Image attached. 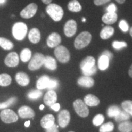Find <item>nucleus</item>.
<instances>
[{"label":"nucleus","instance_id":"7","mask_svg":"<svg viewBox=\"0 0 132 132\" xmlns=\"http://www.w3.org/2000/svg\"><path fill=\"white\" fill-rule=\"evenodd\" d=\"M38 9L37 5L34 3H30L21 10L20 13L21 17L24 19H29L35 15Z\"/></svg>","mask_w":132,"mask_h":132},{"label":"nucleus","instance_id":"52","mask_svg":"<svg viewBox=\"0 0 132 132\" xmlns=\"http://www.w3.org/2000/svg\"><path fill=\"white\" fill-rule=\"evenodd\" d=\"M130 35L131 36V37H132V26L131 27V28L130 29Z\"/></svg>","mask_w":132,"mask_h":132},{"label":"nucleus","instance_id":"16","mask_svg":"<svg viewBox=\"0 0 132 132\" xmlns=\"http://www.w3.org/2000/svg\"><path fill=\"white\" fill-rule=\"evenodd\" d=\"M41 39V34L39 29L37 28H33L31 29L28 33V39L32 44H36L40 42Z\"/></svg>","mask_w":132,"mask_h":132},{"label":"nucleus","instance_id":"10","mask_svg":"<svg viewBox=\"0 0 132 132\" xmlns=\"http://www.w3.org/2000/svg\"><path fill=\"white\" fill-rule=\"evenodd\" d=\"M61 37L57 32H52L47 39V46L50 48H55L59 45L61 42Z\"/></svg>","mask_w":132,"mask_h":132},{"label":"nucleus","instance_id":"49","mask_svg":"<svg viewBox=\"0 0 132 132\" xmlns=\"http://www.w3.org/2000/svg\"><path fill=\"white\" fill-rule=\"evenodd\" d=\"M116 1L117 3H118L119 4H123V3H125V0H116Z\"/></svg>","mask_w":132,"mask_h":132},{"label":"nucleus","instance_id":"28","mask_svg":"<svg viewBox=\"0 0 132 132\" xmlns=\"http://www.w3.org/2000/svg\"><path fill=\"white\" fill-rule=\"evenodd\" d=\"M118 130L120 132H132V122L123 121L119 125Z\"/></svg>","mask_w":132,"mask_h":132},{"label":"nucleus","instance_id":"45","mask_svg":"<svg viewBox=\"0 0 132 132\" xmlns=\"http://www.w3.org/2000/svg\"><path fill=\"white\" fill-rule=\"evenodd\" d=\"M102 55L106 56L108 57L110 60V59H111L113 57V53H112L111 52H110V51H108V50L104 51V52H103V53H102Z\"/></svg>","mask_w":132,"mask_h":132},{"label":"nucleus","instance_id":"46","mask_svg":"<svg viewBox=\"0 0 132 132\" xmlns=\"http://www.w3.org/2000/svg\"><path fill=\"white\" fill-rule=\"evenodd\" d=\"M50 108L55 111H58L60 109V105L59 103H54L50 106Z\"/></svg>","mask_w":132,"mask_h":132},{"label":"nucleus","instance_id":"14","mask_svg":"<svg viewBox=\"0 0 132 132\" xmlns=\"http://www.w3.org/2000/svg\"><path fill=\"white\" fill-rule=\"evenodd\" d=\"M19 115L23 119L32 118L35 116L34 110L30 107L27 106H23L19 109Z\"/></svg>","mask_w":132,"mask_h":132},{"label":"nucleus","instance_id":"38","mask_svg":"<svg viewBox=\"0 0 132 132\" xmlns=\"http://www.w3.org/2000/svg\"><path fill=\"white\" fill-rule=\"evenodd\" d=\"M105 120V118H104L103 115L102 114H97L94 118L92 122L93 124L95 125V126H99V125H102Z\"/></svg>","mask_w":132,"mask_h":132},{"label":"nucleus","instance_id":"30","mask_svg":"<svg viewBox=\"0 0 132 132\" xmlns=\"http://www.w3.org/2000/svg\"><path fill=\"white\" fill-rule=\"evenodd\" d=\"M12 82V78L7 73L0 74V86H7L11 85Z\"/></svg>","mask_w":132,"mask_h":132},{"label":"nucleus","instance_id":"53","mask_svg":"<svg viewBox=\"0 0 132 132\" xmlns=\"http://www.w3.org/2000/svg\"><path fill=\"white\" fill-rule=\"evenodd\" d=\"M6 2V0H0V4H4Z\"/></svg>","mask_w":132,"mask_h":132},{"label":"nucleus","instance_id":"27","mask_svg":"<svg viewBox=\"0 0 132 132\" xmlns=\"http://www.w3.org/2000/svg\"><path fill=\"white\" fill-rule=\"evenodd\" d=\"M0 47L6 50H10L14 48V45L9 39L5 37H0Z\"/></svg>","mask_w":132,"mask_h":132},{"label":"nucleus","instance_id":"8","mask_svg":"<svg viewBox=\"0 0 132 132\" xmlns=\"http://www.w3.org/2000/svg\"><path fill=\"white\" fill-rule=\"evenodd\" d=\"M73 107L76 113L82 118H86L89 115L88 108L81 99H77L73 102Z\"/></svg>","mask_w":132,"mask_h":132},{"label":"nucleus","instance_id":"26","mask_svg":"<svg viewBox=\"0 0 132 132\" xmlns=\"http://www.w3.org/2000/svg\"><path fill=\"white\" fill-rule=\"evenodd\" d=\"M110 63V59L106 56L102 55L98 58V67L100 70H105L108 69Z\"/></svg>","mask_w":132,"mask_h":132},{"label":"nucleus","instance_id":"24","mask_svg":"<svg viewBox=\"0 0 132 132\" xmlns=\"http://www.w3.org/2000/svg\"><path fill=\"white\" fill-rule=\"evenodd\" d=\"M84 102L87 106H95L100 103V100L95 95L88 94L86 95L84 98Z\"/></svg>","mask_w":132,"mask_h":132},{"label":"nucleus","instance_id":"42","mask_svg":"<svg viewBox=\"0 0 132 132\" xmlns=\"http://www.w3.org/2000/svg\"><path fill=\"white\" fill-rule=\"evenodd\" d=\"M116 10H117L116 6L115 4H114V3H111V4H110L106 8L107 12H111V13L116 12Z\"/></svg>","mask_w":132,"mask_h":132},{"label":"nucleus","instance_id":"55","mask_svg":"<svg viewBox=\"0 0 132 132\" xmlns=\"http://www.w3.org/2000/svg\"><path fill=\"white\" fill-rule=\"evenodd\" d=\"M69 132H74V131H69Z\"/></svg>","mask_w":132,"mask_h":132},{"label":"nucleus","instance_id":"17","mask_svg":"<svg viewBox=\"0 0 132 132\" xmlns=\"http://www.w3.org/2000/svg\"><path fill=\"white\" fill-rule=\"evenodd\" d=\"M15 80L17 83L21 86H26L28 85L30 82L29 76L23 72H18L15 75Z\"/></svg>","mask_w":132,"mask_h":132},{"label":"nucleus","instance_id":"48","mask_svg":"<svg viewBox=\"0 0 132 132\" xmlns=\"http://www.w3.org/2000/svg\"><path fill=\"white\" fill-rule=\"evenodd\" d=\"M128 75H129V76L131 78H132V64L130 66L129 70H128Z\"/></svg>","mask_w":132,"mask_h":132},{"label":"nucleus","instance_id":"18","mask_svg":"<svg viewBox=\"0 0 132 132\" xmlns=\"http://www.w3.org/2000/svg\"><path fill=\"white\" fill-rule=\"evenodd\" d=\"M102 20L105 24H114L118 20V14L116 12H106L102 16Z\"/></svg>","mask_w":132,"mask_h":132},{"label":"nucleus","instance_id":"25","mask_svg":"<svg viewBox=\"0 0 132 132\" xmlns=\"http://www.w3.org/2000/svg\"><path fill=\"white\" fill-rule=\"evenodd\" d=\"M67 8L72 12H79L81 11L82 6L78 0H72L67 4Z\"/></svg>","mask_w":132,"mask_h":132},{"label":"nucleus","instance_id":"44","mask_svg":"<svg viewBox=\"0 0 132 132\" xmlns=\"http://www.w3.org/2000/svg\"><path fill=\"white\" fill-rule=\"evenodd\" d=\"M57 127H58V126H57L56 124H54L51 127L47 128L46 129V132H59Z\"/></svg>","mask_w":132,"mask_h":132},{"label":"nucleus","instance_id":"54","mask_svg":"<svg viewBox=\"0 0 132 132\" xmlns=\"http://www.w3.org/2000/svg\"><path fill=\"white\" fill-rule=\"evenodd\" d=\"M82 22H85V21H86V19H85V18H82Z\"/></svg>","mask_w":132,"mask_h":132},{"label":"nucleus","instance_id":"34","mask_svg":"<svg viewBox=\"0 0 132 132\" xmlns=\"http://www.w3.org/2000/svg\"><path fill=\"white\" fill-rule=\"evenodd\" d=\"M122 108L125 111L132 116V101L131 100H125L122 103Z\"/></svg>","mask_w":132,"mask_h":132},{"label":"nucleus","instance_id":"41","mask_svg":"<svg viewBox=\"0 0 132 132\" xmlns=\"http://www.w3.org/2000/svg\"><path fill=\"white\" fill-rule=\"evenodd\" d=\"M97 71V68L96 66H94L91 69H89V70L86 71H82V73L84 76H87V77H90V76L94 75L96 73Z\"/></svg>","mask_w":132,"mask_h":132},{"label":"nucleus","instance_id":"47","mask_svg":"<svg viewBox=\"0 0 132 132\" xmlns=\"http://www.w3.org/2000/svg\"><path fill=\"white\" fill-rule=\"evenodd\" d=\"M42 1V2L44 3V4H50V3H52L53 0H41Z\"/></svg>","mask_w":132,"mask_h":132},{"label":"nucleus","instance_id":"31","mask_svg":"<svg viewBox=\"0 0 132 132\" xmlns=\"http://www.w3.org/2000/svg\"><path fill=\"white\" fill-rule=\"evenodd\" d=\"M120 111H121V110L119 106H117V105H112L109 107L107 110V115L110 118H113V117H116L117 115H118Z\"/></svg>","mask_w":132,"mask_h":132},{"label":"nucleus","instance_id":"12","mask_svg":"<svg viewBox=\"0 0 132 132\" xmlns=\"http://www.w3.org/2000/svg\"><path fill=\"white\" fill-rule=\"evenodd\" d=\"M70 113L66 110H64L60 112L58 115V123L61 127L65 128L70 122Z\"/></svg>","mask_w":132,"mask_h":132},{"label":"nucleus","instance_id":"6","mask_svg":"<svg viewBox=\"0 0 132 132\" xmlns=\"http://www.w3.org/2000/svg\"><path fill=\"white\" fill-rule=\"evenodd\" d=\"M1 120L6 123L15 122L18 120V116L14 111L10 109H4L0 113Z\"/></svg>","mask_w":132,"mask_h":132},{"label":"nucleus","instance_id":"2","mask_svg":"<svg viewBox=\"0 0 132 132\" xmlns=\"http://www.w3.org/2000/svg\"><path fill=\"white\" fill-rule=\"evenodd\" d=\"M91 40V34L88 31H82L76 37L74 41V47L78 50L82 49L89 45Z\"/></svg>","mask_w":132,"mask_h":132},{"label":"nucleus","instance_id":"9","mask_svg":"<svg viewBox=\"0 0 132 132\" xmlns=\"http://www.w3.org/2000/svg\"><path fill=\"white\" fill-rule=\"evenodd\" d=\"M77 31V21L73 19L69 20L64 26V32L67 37H72Z\"/></svg>","mask_w":132,"mask_h":132},{"label":"nucleus","instance_id":"39","mask_svg":"<svg viewBox=\"0 0 132 132\" xmlns=\"http://www.w3.org/2000/svg\"><path fill=\"white\" fill-rule=\"evenodd\" d=\"M119 27L120 28V29L123 32H127L128 29H129V25L125 20H122L120 21L119 24Z\"/></svg>","mask_w":132,"mask_h":132},{"label":"nucleus","instance_id":"3","mask_svg":"<svg viewBox=\"0 0 132 132\" xmlns=\"http://www.w3.org/2000/svg\"><path fill=\"white\" fill-rule=\"evenodd\" d=\"M12 32L16 40H22L27 34L28 26L23 22H16L12 26Z\"/></svg>","mask_w":132,"mask_h":132},{"label":"nucleus","instance_id":"36","mask_svg":"<svg viewBox=\"0 0 132 132\" xmlns=\"http://www.w3.org/2000/svg\"><path fill=\"white\" fill-rule=\"evenodd\" d=\"M16 101H17V98L16 97H11L6 102L0 103V109H6L7 107L14 105L16 103Z\"/></svg>","mask_w":132,"mask_h":132},{"label":"nucleus","instance_id":"21","mask_svg":"<svg viewBox=\"0 0 132 132\" xmlns=\"http://www.w3.org/2000/svg\"><path fill=\"white\" fill-rule=\"evenodd\" d=\"M78 84L81 86L85 87H91L94 85V80L90 77L82 76L78 78Z\"/></svg>","mask_w":132,"mask_h":132},{"label":"nucleus","instance_id":"5","mask_svg":"<svg viewBox=\"0 0 132 132\" xmlns=\"http://www.w3.org/2000/svg\"><path fill=\"white\" fill-rule=\"evenodd\" d=\"M45 56L40 53H36L31 58L28 64V69L30 70L34 71L38 70L44 65Z\"/></svg>","mask_w":132,"mask_h":132},{"label":"nucleus","instance_id":"37","mask_svg":"<svg viewBox=\"0 0 132 132\" xmlns=\"http://www.w3.org/2000/svg\"><path fill=\"white\" fill-rule=\"evenodd\" d=\"M112 46L116 50H120L127 47V44L124 41H113L112 43Z\"/></svg>","mask_w":132,"mask_h":132},{"label":"nucleus","instance_id":"22","mask_svg":"<svg viewBox=\"0 0 132 132\" xmlns=\"http://www.w3.org/2000/svg\"><path fill=\"white\" fill-rule=\"evenodd\" d=\"M50 79L51 78L47 75H43L40 77L38 79L37 83H36L37 89L42 90L44 89H47Z\"/></svg>","mask_w":132,"mask_h":132},{"label":"nucleus","instance_id":"1","mask_svg":"<svg viewBox=\"0 0 132 132\" xmlns=\"http://www.w3.org/2000/svg\"><path fill=\"white\" fill-rule=\"evenodd\" d=\"M46 12L54 21H61L64 16V10L61 6L55 4L50 3L46 7Z\"/></svg>","mask_w":132,"mask_h":132},{"label":"nucleus","instance_id":"13","mask_svg":"<svg viewBox=\"0 0 132 132\" xmlns=\"http://www.w3.org/2000/svg\"><path fill=\"white\" fill-rule=\"evenodd\" d=\"M95 65V59L92 56H87L81 62L80 64V69L82 71H86L92 68Z\"/></svg>","mask_w":132,"mask_h":132},{"label":"nucleus","instance_id":"43","mask_svg":"<svg viewBox=\"0 0 132 132\" xmlns=\"http://www.w3.org/2000/svg\"><path fill=\"white\" fill-rule=\"evenodd\" d=\"M111 0H94V3L95 6H102L103 4H105L106 3H108V2Z\"/></svg>","mask_w":132,"mask_h":132},{"label":"nucleus","instance_id":"50","mask_svg":"<svg viewBox=\"0 0 132 132\" xmlns=\"http://www.w3.org/2000/svg\"><path fill=\"white\" fill-rule=\"evenodd\" d=\"M30 125V121L29 120H28V121H26L25 123H24V126L26 127H28Z\"/></svg>","mask_w":132,"mask_h":132},{"label":"nucleus","instance_id":"35","mask_svg":"<svg viewBox=\"0 0 132 132\" xmlns=\"http://www.w3.org/2000/svg\"><path fill=\"white\" fill-rule=\"evenodd\" d=\"M114 124L111 122H109L104 123L100 127L99 131L100 132H111L114 130Z\"/></svg>","mask_w":132,"mask_h":132},{"label":"nucleus","instance_id":"33","mask_svg":"<svg viewBox=\"0 0 132 132\" xmlns=\"http://www.w3.org/2000/svg\"><path fill=\"white\" fill-rule=\"evenodd\" d=\"M42 95V92L40 90H32L27 94V97L31 100H36L39 98Z\"/></svg>","mask_w":132,"mask_h":132},{"label":"nucleus","instance_id":"15","mask_svg":"<svg viewBox=\"0 0 132 132\" xmlns=\"http://www.w3.org/2000/svg\"><path fill=\"white\" fill-rule=\"evenodd\" d=\"M44 101L47 106H51L57 101V94L53 90H50L45 94Z\"/></svg>","mask_w":132,"mask_h":132},{"label":"nucleus","instance_id":"11","mask_svg":"<svg viewBox=\"0 0 132 132\" xmlns=\"http://www.w3.org/2000/svg\"><path fill=\"white\" fill-rule=\"evenodd\" d=\"M19 56L16 52L9 53L4 59V63L9 67H15L19 64Z\"/></svg>","mask_w":132,"mask_h":132},{"label":"nucleus","instance_id":"20","mask_svg":"<svg viewBox=\"0 0 132 132\" xmlns=\"http://www.w3.org/2000/svg\"><path fill=\"white\" fill-rule=\"evenodd\" d=\"M41 126L43 128H48L54 124V117L52 114H47L43 117L40 121Z\"/></svg>","mask_w":132,"mask_h":132},{"label":"nucleus","instance_id":"51","mask_svg":"<svg viewBox=\"0 0 132 132\" xmlns=\"http://www.w3.org/2000/svg\"><path fill=\"white\" fill-rule=\"evenodd\" d=\"M39 108H40V110H44V105H41L40 106V107H39Z\"/></svg>","mask_w":132,"mask_h":132},{"label":"nucleus","instance_id":"29","mask_svg":"<svg viewBox=\"0 0 132 132\" xmlns=\"http://www.w3.org/2000/svg\"><path fill=\"white\" fill-rule=\"evenodd\" d=\"M31 56H32V53L31 51L28 48H25L23 49L20 53V59L21 61L26 62L29 61L31 58Z\"/></svg>","mask_w":132,"mask_h":132},{"label":"nucleus","instance_id":"23","mask_svg":"<svg viewBox=\"0 0 132 132\" xmlns=\"http://www.w3.org/2000/svg\"><path fill=\"white\" fill-rule=\"evenodd\" d=\"M44 65L45 68L50 70H55L57 69V62L56 59L50 56H45Z\"/></svg>","mask_w":132,"mask_h":132},{"label":"nucleus","instance_id":"32","mask_svg":"<svg viewBox=\"0 0 132 132\" xmlns=\"http://www.w3.org/2000/svg\"><path fill=\"white\" fill-rule=\"evenodd\" d=\"M114 118L116 121L120 122L125 121V120L129 119L130 118V115L128 113H127L126 111H125L124 110H123V111H120L119 114Z\"/></svg>","mask_w":132,"mask_h":132},{"label":"nucleus","instance_id":"4","mask_svg":"<svg viewBox=\"0 0 132 132\" xmlns=\"http://www.w3.org/2000/svg\"><path fill=\"white\" fill-rule=\"evenodd\" d=\"M54 53L57 60L61 63H67L70 59V53L69 50L63 45L56 47Z\"/></svg>","mask_w":132,"mask_h":132},{"label":"nucleus","instance_id":"19","mask_svg":"<svg viewBox=\"0 0 132 132\" xmlns=\"http://www.w3.org/2000/svg\"><path fill=\"white\" fill-rule=\"evenodd\" d=\"M114 34V29L111 26H105L100 32V36L103 40H106L113 36Z\"/></svg>","mask_w":132,"mask_h":132},{"label":"nucleus","instance_id":"40","mask_svg":"<svg viewBox=\"0 0 132 132\" xmlns=\"http://www.w3.org/2000/svg\"><path fill=\"white\" fill-rule=\"evenodd\" d=\"M58 85L59 81L56 79H50L47 89H48L50 90H53L54 89H56L58 87Z\"/></svg>","mask_w":132,"mask_h":132}]
</instances>
